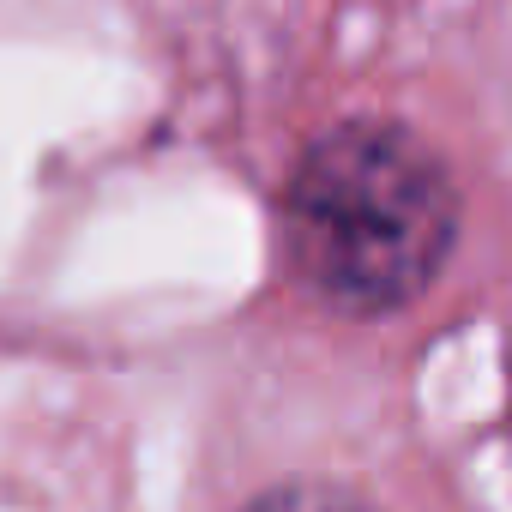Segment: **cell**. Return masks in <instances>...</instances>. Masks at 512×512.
<instances>
[{
	"label": "cell",
	"mask_w": 512,
	"mask_h": 512,
	"mask_svg": "<svg viewBox=\"0 0 512 512\" xmlns=\"http://www.w3.org/2000/svg\"><path fill=\"white\" fill-rule=\"evenodd\" d=\"M247 512H368L356 494H344V488H320V482H290V488H272V494H260Z\"/></svg>",
	"instance_id": "7a4b0ae2"
},
{
	"label": "cell",
	"mask_w": 512,
	"mask_h": 512,
	"mask_svg": "<svg viewBox=\"0 0 512 512\" xmlns=\"http://www.w3.org/2000/svg\"><path fill=\"white\" fill-rule=\"evenodd\" d=\"M290 260L344 314H386L440 272L458 199L434 151L386 121L326 133L290 181Z\"/></svg>",
	"instance_id": "6da1fadb"
}]
</instances>
